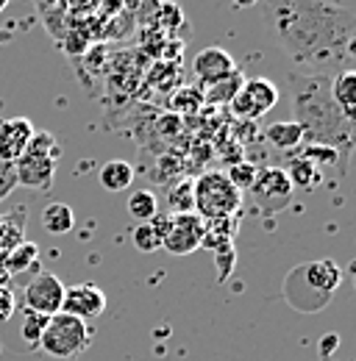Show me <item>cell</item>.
I'll return each mask as SVG.
<instances>
[{"instance_id":"obj_18","label":"cell","mask_w":356,"mask_h":361,"mask_svg":"<svg viewBox=\"0 0 356 361\" xmlns=\"http://www.w3.org/2000/svg\"><path fill=\"white\" fill-rule=\"evenodd\" d=\"M76 226V212L67 203H50L42 209V228L53 236H64Z\"/></svg>"},{"instance_id":"obj_13","label":"cell","mask_w":356,"mask_h":361,"mask_svg":"<svg viewBox=\"0 0 356 361\" xmlns=\"http://www.w3.org/2000/svg\"><path fill=\"white\" fill-rule=\"evenodd\" d=\"M328 92H331V100H334V106L340 109V114H343L348 123H354V117H356V73L354 70L337 73V75L331 78V84H328Z\"/></svg>"},{"instance_id":"obj_16","label":"cell","mask_w":356,"mask_h":361,"mask_svg":"<svg viewBox=\"0 0 356 361\" xmlns=\"http://www.w3.org/2000/svg\"><path fill=\"white\" fill-rule=\"evenodd\" d=\"M265 136H267V145H270V147L284 150V153L298 150V147L304 145V134H301V128H298L295 120H281V123L267 126Z\"/></svg>"},{"instance_id":"obj_35","label":"cell","mask_w":356,"mask_h":361,"mask_svg":"<svg viewBox=\"0 0 356 361\" xmlns=\"http://www.w3.org/2000/svg\"><path fill=\"white\" fill-rule=\"evenodd\" d=\"M6 6H8V0H0V11H3V8H6Z\"/></svg>"},{"instance_id":"obj_20","label":"cell","mask_w":356,"mask_h":361,"mask_svg":"<svg viewBox=\"0 0 356 361\" xmlns=\"http://www.w3.org/2000/svg\"><path fill=\"white\" fill-rule=\"evenodd\" d=\"M129 217L136 220V223H150L156 214H159V197L150 192V189H136L129 195Z\"/></svg>"},{"instance_id":"obj_24","label":"cell","mask_w":356,"mask_h":361,"mask_svg":"<svg viewBox=\"0 0 356 361\" xmlns=\"http://www.w3.org/2000/svg\"><path fill=\"white\" fill-rule=\"evenodd\" d=\"M25 153L47 156V159H56V161H59V156H61V145H59V139L50 134V131H34L31 145H28V150H25Z\"/></svg>"},{"instance_id":"obj_7","label":"cell","mask_w":356,"mask_h":361,"mask_svg":"<svg viewBox=\"0 0 356 361\" xmlns=\"http://www.w3.org/2000/svg\"><path fill=\"white\" fill-rule=\"evenodd\" d=\"M25 309L37 312V314L53 317L61 312V303H64V283L59 275L53 272H40L28 281L25 286Z\"/></svg>"},{"instance_id":"obj_11","label":"cell","mask_w":356,"mask_h":361,"mask_svg":"<svg viewBox=\"0 0 356 361\" xmlns=\"http://www.w3.org/2000/svg\"><path fill=\"white\" fill-rule=\"evenodd\" d=\"M14 176H17V183H23V186H28V189L47 192V189L53 186V178H56V159L23 153V156L14 161Z\"/></svg>"},{"instance_id":"obj_27","label":"cell","mask_w":356,"mask_h":361,"mask_svg":"<svg viewBox=\"0 0 356 361\" xmlns=\"http://www.w3.org/2000/svg\"><path fill=\"white\" fill-rule=\"evenodd\" d=\"M167 203H170V212H173V214H186V212H192V183L176 186V189L170 192Z\"/></svg>"},{"instance_id":"obj_6","label":"cell","mask_w":356,"mask_h":361,"mask_svg":"<svg viewBox=\"0 0 356 361\" xmlns=\"http://www.w3.org/2000/svg\"><path fill=\"white\" fill-rule=\"evenodd\" d=\"M248 192H251L254 203L262 212H267V214H275V212L287 209L290 200H292V183H290L287 173L281 167H265V170H259V176H256L254 186Z\"/></svg>"},{"instance_id":"obj_36","label":"cell","mask_w":356,"mask_h":361,"mask_svg":"<svg viewBox=\"0 0 356 361\" xmlns=\"http://www.w3.org/2000/svg\"><path fill=\"white\" fill-rule=\"evenodd\" d=\"M0 350H3V345H0Z\"/></svg>"},{"instance_id":"obj_10","label":"cell","mask_w":356,"mask_h":361,"mask_svg":"<svg viewBox=\"0 0 356 361\" xmlns=\"http://www.w3.org/2000/svg\"><path fill=\"white\" fill-rule=\"evenodd\" d=\"M34 123L28 117H8L0 120V161L14 164L31 145Z\"/></svg>"},{"instance_id":"obj_17","label":"cell","mask_w":356,"mask_h":361,"mask_svg":"<svg viewBox=\"0 0 356 361\" xmlns=\"http://www.w3.org/2000/svg\"><path fill=\"white\" fill-rule=\"evenodd\" d=\"M97 178H100V186L106 192H126V189H131L134 183V167L123 159H112V161H106L100 167Z\"/></svg>"},{"instance_id":"obj_32","label":"cell","mask_w":356,"mask_h":361,"mask_svg":"<svg viewBox=\"0 0 356 361\" xmlns=\"http://www.w3.org/2000/svg\"><path fill=\"white\" fill-rule=\"evenodd\" d=\"M14 306H17V300H14V292H11L8 286H0V322H6V319L11 317Z\"/></svg>"},{"instance_id":"obj_25","label":"cell","mask_w":356,"mask_h":361,"mask_svg":"<svg viewBox=\"0 0 356 361\" xmlns=\"http://www.w3.org/2000/svg\"><path fill=\"white\" fill-rule=\"evenodd\" d=\"M259 176V167L256 164H251V161H237V164H231L228 167V173H225V178L231 180L239 192H245V189H251L254 186V180Z\"/></svg>"},{"instance_id":"obj_14","label":"cell","mask_w":356,"mask_h":361,"mask_svg":"<svg viewBox=\"0 0 356 361\" xmlns=\"http://www.w3.org/2000/svg\"><path fill=\"white\" fill-rule=\"evenodd\" d=\"M304 275H307L312 289H320V292H323V298H328L331 292H337V286H340V281H343V270H340L337 262H331V259L312 262L309 267H304Z\"/></svg>"},{"instance_id":"obj_22","label":"cell","mask_w":356,"mask_h":361,"mask_svg":"<svg viewBox=\"0 0 356 361\" xmlns=\"http://www.w3.org/2000/svg\"><path fill=\"white\" fill-rule=\"evenodd\" d=\"M23 228H25V209L0 214V253H8L14 245L23 242Z\"/></svg>"},{"instance_id":"obj_26","label":"cell","mask_w":356,"mask_h":361,"mask_svg":"<svg viewBox=\"0 0 356 361\" xmlns=\"http://www.w3.org/2000/svg\"><path fill=\"white\" fill-rule=\"evenodd\" d=\"M131 242L139 253H153V250L162 247V239H159V233L150 228V223H139V226L134 228Z\"/></svg>"},{"instance_id":"obj_31","label":"cell","mask_w":356,"mask_h":361,"mask_svg":"<svg viewBox=\"0 0 356 361\" xmlns=\"http://www.w3.org/2000/svg\"><path fill=\"white\" fill-rule=\"evenodd\" d=\"M34 3H37V8H40L42 20L50 25V31L56 34V11H59V8H64V6H61V0H34Z\"/></svg>"},{"instance_id":"obj_15","label":"cell","mask_w":356,"mask_h":361,"mask_svg":"<svg viewBox=\"0 0 356 361\" xmlns=\"http://www.w3.org/2000/svg\"><path fill=\"white\" fill-rule=\"evenodd\" d=\"M237 228H239V220H237V217H225V220H209V223H203V242H201V247H206V250L215 253V250H220V247L234 245Z\"/></svg>"},{"instance_id":"obj_33","label":"cell","mask_w":356,"mask_h":361,"mask_svg":"<svg viewBox=\"0 0 356 361\" xmlns=\"http://www.w3.org/2000/svg\"><path fill=\"white\" fill-rule=\"evenodd\" d=\"M337 345H340V336H337V334H328V336H323V342H320V353L328 356L331 350H337Z\"/></svg>"},{"instance_id":"obj_12","label":"cell","mask_w":356,"mask_h":361,"mask_svg":"<svg viewBox=\"0 0 356 361\" xmlns=\"http://www.w3.org/2000/svg\"><path fill=\"white\" fill-rule=\"evenodd\" d=\"M237 70L234 59L228 50L222 47H203L195 59H192V73L195 78L201 81V87H209V84H218L220 78L231 75Z\"/></svg>"},{"instance_id":"obj_23","label":"cell","mask_w":356,"mask_h":361,"mask_svg":"<svg viewBox=\"0 0 356 361\" xmlns=\"http://www.w3.org/2000/svg\"><path fill=\"white\" fill-rule=\"evenodd\" d=\"M50 317L37 314L31 309H23V325H20V339L31 348V350H40V342H42L44 325H47Z\"/></svg>"},{"instance_id":"obj_4","label":"cell","mask_w":356,"mask_h":361,"mask_svg":"<svg viewBox=\"0 0 356 361\" xmlns=\"http://www.w3.org/2000/svg\"><path fill=\"white\" fill-rule=\"evenodd\" d=\"M89 342H92L89 322L59 312V314L50 317L47 325H44L40 350L47 353V356H53V359L67 361V359H78L84 350H89Z\"/></svg>"},{"instance_id":"obj_8","label":"cell","mask_w":356,"mask_h":361,"mask_svg":"<svg viewBox=\"0 0 356 361\" xmlns=\"http://www.w3.org/2000/svg\"><path fill=\"white\" fill-rule=\"evenodd\" d=\"M203 242V220L195 212L186 214H170V231L162 239V247L173 256H189Z\"/></svg>"},{"instance_id":"obj_1","label":"cell","mask_w":356,"mask_h":361,"mask_svg":"<svg viewBox=\"0 0 356 361\" xmlns=\"http://www.w3.org/2000/svg\"><path fill=\"white\" fill-rule=\"evenodd\" d=\"M262 25L273 45L292 61V70L334 75L354 70V11L334 0H259Z\"/></svg>"},{"instance_id":"obj_21","label":"cell","mask_w":356,"mask_h":361,"mask_svg":"<svg viewBox=\"0 0 356 361\" xmlns=\"http://www.w3.org/2000/svg\"><path fill=\"white\" fill-rule=\"evenodd\" d=\"M40 262V247L34 245V242H20V245H14L8 253H6V272H8V278L11 275H20V272L31 270L34 264Z\"/></svg>"},{"instance_id":"obj_28","label":"cell","mask_w":356,"mask_h":361,"mask_svg":"<svg viewBox=\"0 0 356 361\" xmlns=\"http://www.w3.org/2000/svg\"><path fill=\"white\" fill-rule=\"evenodd\" d=\"M201 103H203L201 90H178V94L173 97V109H181V111H195Z\"/></svg>"},{"instance_id":"obj_34","label":"cell","mask_w":356,"mask_h":361,"mask_svg":"<svg viewBox=\"0 0 356 361\" xmlns=\"http://www.w3.org/2000/svg\"><path fill=\"white\" fill-rule=\"evenodd\" d=\"M259 0H231V6L234 8H251V6H256Z\"/></svg>"},{"instance_id":"obj_3","label":"cell","mask_w":356,"mask_h":361,"mask_svg":"<svg viewBox=\"0 0 356 361\" xmlns=\"http://www.w3.org/2000/svg\"><path fill=\"white\" fill-rule=\"evenodd\" d=\"M239 206H242V192L225 178L222 170H209L192 183V212L203 223L237 217Z\"/></svg>"},{"instance_id":"obj_29","label":"cell","mask_w":356,"mask_h":361,"mask_svg":"<svg viewBox=\"0 0 356 361\" xmlns=\"http://www.w3.org/2000/svg\"><path fill=\"white\" fill-rule=\"evenodd\" d=\"M215 259H218V278H220V281H225V278L231 275V270H234V259H237L234 245L215 250Z\"/></svg>"},{"instance_id":"obj_19","label":"cell","mask_w":356,"mask_h":361,"mask_svg":"<svg viewBox=\"0 0 356 361\" xmlns=\"http://www.w3.org/2000/svg\"><path fill=\"white\" fill-rule=\"evenodd\" d=\"M245 84V75L239 70H234L231 75L220 78L218 84H209L203 87V103H212V106H228L234 100V94L239 92V87Z\"/></svg>"},{"instance_id":"obj_2","label":"cell","mask_w":356,"mask_h":361,"mask_svg":"<svg viewBox=\"0 0 356 361\" xmlns=\"http://www.w3.org/2000/svg\"><path fill=\"white\" fill-rule=\"evenodd\" d=\"M328 75L290 73V94L295 109V123L304 134V145H323L340 156V170H348L354 150V123H348L331 100Z\"/></svg>"},{"instance_id":"obj_30","label":"cell","mask_w":356,"mask_h":361,"mask_svg":"<svg viewBox=\"0 0 356 361\" xmlns=\"http://www.w3.org/2000/svg\"><path fill=\"white\" fill-rule=\"evenodd\" d=\"M17 186V176H14V164L0 161V200H6Z\"/></svg>"},{"instance_id":"obj_5","label":"cell","mask_w":356,"mask_h":361,"mask_svg":"<svg viewBox=\"0 0 356 361\" xmlns=\"http://www.w3.org/2000/svg\"><path fill=\"white\" fill-rule=\"evenodd\" d=\"M275 103H278V87L270 78H248L228 106L239 120L254 123L262 120L270 109H275Z\"/></svg>"},{"instance_id":"obj_9","label":"cell","mask_w":356,"mask_h":361,"mask_svg":"<svg viewBox=\"0 0 356 361\" xmlns=\"http://www.w3.org/2000/svg\"><path fill=\"white\" fill-rule=\"evenodd\" d=\"M61 312L70 317H78L84 322L97 319V317L106 312V292L97 283H73V286H64Z\"/></svg>"}]
</instances>
